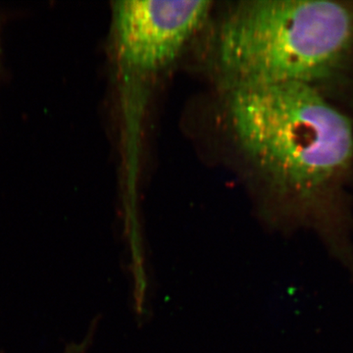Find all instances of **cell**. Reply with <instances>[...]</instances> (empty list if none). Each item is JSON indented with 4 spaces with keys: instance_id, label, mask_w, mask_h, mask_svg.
Returning <instances> with one entry per match:
<instances>
[{
    "instance_id": "1",
    "label": "cell",
    "mask_w": 353,
    "mask_h": 353,
    "mask_svg": "<svg viewBox=\"0 0 353 353\" xmlns=\"http://www.w3.org/2000/svg\"><path fill=\"white\" fill-rule=\"evenodd\" d=\"M228 116L241 150L279 205L347 256L345 192L353 123L328 95L297 83L231 88Z\"/></svg>"
},
{
    "instance_id": "2",
    "label": "cell",
    "mask_w": 353,
    "mask_h": 353,
    "mask_svg": "<svg viewBox=\"0 0 353 353\" xmlns=\"http://www.w3.org/2000/svg\"><path fill=\"white\" fill-rule=\"evenodd\" d=\"M216 59L228 90L297 83L325 94L353 71V1L241 2L221 25Z\"/></svg>"
},
{
    "instance_id": "3",
    "label": "cell",
    "mask_w": 353,
    "mask_h": 353,
    "mask_svg": "<svg viewBox=\"0 0 353 353\" xmlns=\"http://www.w3.org/2000/svg\"><path fill=\"white\" fill-rule=\"evenodd\" d=\"M205 0H126L113 7L118 57L126 71L148 76L166 68L208 18Z\"/></svg>"
},
{
    "instance_id": "4",
    "label": "cell",
    "mask_w": 353,
    "mask_h": 353,
    "mask_svg": "<svg viewBox=\"0 0 353 353\" xmlns=\"http://www.w3.org/2000/svg\"><path fill=\"white\" fill-rule=\"evenodd\" d=\"M95 326L92 325L90 331L88 332V336H85V340L80 343H71L68 347L65 348L64 353H85L90 343H92V336H94Z\"/></svg>"
}]
</instances>
